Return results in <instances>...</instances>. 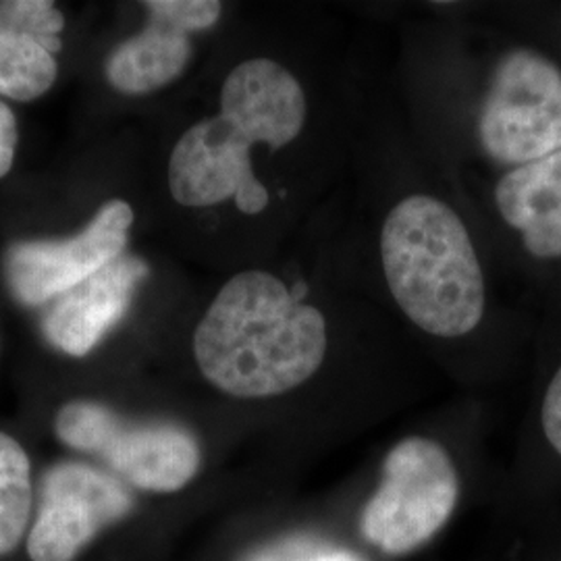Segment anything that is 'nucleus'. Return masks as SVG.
<instances>
[{
    "mask_svg": "<svg viewBox=\"0 0 561 561\" xmlns=\"http://www.w3.org/2000/svg\"><path fill=\"white\" fill-rule=\"evenodd\" d=\"M252 561H362V558L340 549H322V547L312 549L308 542H301V545L287 542L277 549L262 551L261 556H256Z\"/></svg>",
    "mask_w": 561,
    "mask_h": 561,
    "instance_id": "obj_14",
    "label": "nucleus"
},
{
    "mask_svg": "<svg viewBox=\"0 0 561 561\" xmlns=\"http://www.w3.org/2000/svg\"><path fill=\"white\" fill-rule=\"evenodd\" d=\"M65 18L48 0L0 2V96L32 102L59 78Z\"/></svg>",
    "mask_w": 561,
    "mask_h": 561,
    "instance_id": "obj_11",
    "label": "nucleus"
},
{
    "mask_svg": "<svg viewBox=\"0 0 561 561\" xmlns=\"http://www.w3.org/2000/svg\"><path fill=\"white\" fill-rule=\"evenodd\" d=\"M134 208L106 202L76 238L21 241L4 254V275L13 296L25 306H44L96 275L123 256Z\"/></svg>",
    "mask_w": 561,
    "mask_h": 561,
    "instance_id": "obj_8",
    "label": "nucleus"
},
{
    "mask_svg": "<svg viewBox=\"0 0 561 561\" xmlns=\"http://www.w3.org/2000/svg\"><path fill=\"white\" fill-rule=\"evenodd\" d=\"M219 104V115L194 123L173 146L169 192L187 208L233 201L243 215H261L271 194L256 178L254 148L279 152L300 138L310 115L306 88L280 60L254 57L229 71Z\"/></svg>",
    "mask_w": 561,
    "mask_h": 561,
    "instance_id": "obj_1",
    "label": "nucleus"
},
{
    "mask_svg": "<svg viewBox=\"0 0 561 561\" xmlns=\"http://www.w3.org/2000/svg\"><path fill=\"white\" fill-rule=\"evenodd\" d=\"M18 117L9 108V104L0 101V180L9 175L15 162V152H18Z\"/></svg>",
    "mask_w": 561,
    "mask_h": 561,
    "instance_id": "obj_15",
    "label": "nucleus"
},
{
    "mask_svg": "<svg viewBox=\"0 0 561 561\" xmlns=\"http://www.w3.org/2000/svg\"><path fill=\"white\" fill-rule=\"evenodd\" d=\"M560 53H561V23H560Z\"/></svg>",
    "mask_w": 561,
    "mask_h": 561,
    "instance_id": "obj_16",
    "label": "nucleus"
},
{
    "mask_svg": "<svg viewBox=\"0 0 561 561\" xmlns=\"http://www.w3.org/2000/svg\"><path fill=\"white\" fill-rule=\"evenodd\" d=\"M458 495V470L442 443L405 437L382 461L381 484L362 512V537L389 556L412 553L451 518Z\"/></svg>",
    "mask_w": 561,
    "mask_h": 561,
    "instance_id": "obj_5",
    "label": "nucleus"
},
{
    "mask_svg": "<svg viewBox=\"0 0 561 561\" xmlns=\"http://www.w3.org/2000/svg\"><path fill=\"white\" fill-rule=\"evenodd\" d=\"M32 463L21 443L0 431V558L13 553L32 528Z\"/></svg>",
    "mask_w": 561,
    "mask_h": 561,
    "instance_id": "obj_12",
    "label": "nucleus"
},
{
    "mask_svg": "<svg viewBox=\"0 0 561 561\" xmlns=\"http://www.w3.org/2000/svg\"><path fill=\"white\" fill-rule=\"evenodd\" d=\"M148 275L138 256H121L53 301L42 319L44 337L62 354L83 358L125 317L136 287Z\"/></svg>",
    "mask_w": 561,
    "mask_h": 561,
    "instance_id": "obj_10",
    "label": "nucleus"
},
{
    "mask_svg": "<svg viewBox=\"0 0 561 561\" xmlns=\"http://www.w3.org/2000/svg\"><path fill=\"white\" fill-rule=\"evenodd\" d=\"M148 20L140 34L121 42L106 60V80L121 94H150L180 80L187 69L192 36L221 20L217 0H150L144 2Z\"/></svg>",
    "mask_w": 561,
    "mask_h": 561,
    "instance_id": "obj_9",
    "label": "nucleus"
},
{
    "mask_svg": "<svg viewBox=\"0 0 561 561\" xmlns=\"http://www.w3.org/2000/svg\"><path fill=\"white\" fill-rule=\"evenodd\" d=\"M329 352V322L268 271H241L194 331L202 377L238 400H266L310 381Z\"/></svg>",
    "mask_w": 561,
    "mask_h": 561,
    "instance_id": "obj_2",
    "label": "nucleus"
},
{
    "mask_svg": "<svg viewBox=\"0 0 561 561\" xmlns=\"http://www.w3.org/2000/svg\"><path fill=\"white\" fill-rule=\"evenodd\" d=\"M382 275L403 317L426 335L460 340L486 314V277L454 206L431 194L401 198L381 227Z\"/></svg>",
    "mask_w": 561,
    "mask_h": 561,
    "instance_id": "obj_3",
    "label": "nucleus"
},
{
    "mask_svg": "<svg viewBox=\"0 0 561 561\" xmlns=\"http://www.w3.org/2000/svg\"><path fill=\"white\" fill-rule=\"evenodd\" d=\"M59 442L99 456L108 470L146 493H175L196 479L198 442L175 424H134L99 401L65 403L55 419Z\"/></svg>",
    "mask_w": 561,
    "mask_h": 561,
    "instance_id": "obj_6",
    "label": "nucleus"
},
{
    "mask_svg": "<svg viewBox=\"0 0 561 561\" xmlns=\"http://www.w3.org/2000/svg\"><path fill=\"white\" fill-rule=\"evenodd\" d=\"M477 136L503 173L561 150L560 60L528 44L507 48L486 81Z\"/></svg>",
    "mask_w": 561,
    "mask_h": 561,
    "instance_id": "obj_4",
    "label": "nucleus"
},
{
    "mask_svg": "<svg viewBox=\"0 0 561 561\" xmlns=\"http://www.w3.org/2000/svg\"><path fill=\"white\" fill-rule=\"evenodd\" d=\"M539 421L545 442L561 458V360L545 387Z\"/></svg>",
    "mask_w": 561,
    "mask_h": 561,
    "instance_id": "obj_13",
    "label": "nucleus"
},
{
    "mask_svg": "<svg viewBox=\"0 0 561 561\" xmlns=\"http://www.w3.org/2000/svg\"><path fill=\"white\" fill-rule=\"evenodd\" d=\"M134 510L127 484L85 461H60L42 479L25 539L30 561H73L104 528Z\"/></svg>",
    "mask_w": 561,
    "mask_h": 561,
    "instance_id": "obj_7",
    "label": "nucleus"
}]
</instances>
